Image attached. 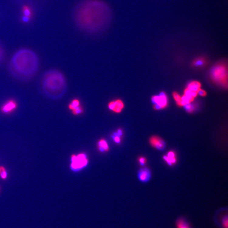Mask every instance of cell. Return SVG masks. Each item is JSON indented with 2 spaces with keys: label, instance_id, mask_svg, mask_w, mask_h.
I'll return each mask as SVG.
<instances>
[{
  "label": "cell",
  "instance_id": "cell-16",
  "mask_svg": "<svg viewBox=\"0 0 228 228\" xmlns=\"http://www.w3.org/2000/svg\"><path fill=\"white\" fill-rule=\"evenodd\" d=\"M23 12L24 16L23 18V20L25 22L28 21L30 19L31 16V11L29 6H26L23 7Z\"/></svg>",
  "mask_w": 228,
  "mask_h": 228
},
{
  "label": "cell",
  "instance_id": "cell-4",
  "mask_svg": "<svg viewBox=\"0 0 228 228\" xmlns=\"http://www.w3.org/2000/svg\"><path fill=\"white\" fill-rule=\"evenodd\" d=\"M211 76L214 81L226 88L227 87V69L224 64H218L213 68Z\"/></svg>",
  "mask_w": 228,
  "mask_h": 228
},
{
  "label": "cell",
  "instance_id": "cell-11",
  "mask_svg": "<svg viewBox=\"0 0 228 228\" xmlns=\"http://www.w3.org/2000/svg\"><path fill=\"white\" fill-rule=\"evenodd\" d=\"M163 159L169 166H172L177 162L175 153L173 151H169L166 155L163 156Z\"/></svg>",
  "mask_w": 228,
  "mask_h": 228
},
{
  "label": "cell",
  "instance_id": "cell-26",
  "mask_svg": "<svg viewBox=\"0 0 228 228\" xmlns=\"http://www.w3.org/2000/svg\"><path fill=\"white\" fill-rule=\"evenodd\" d=\"M0 192H1V187H0Z\"/></svg>",
  "mask_w": 228,
  "mask_h": 228
},
{
  "label": "cell",
  "instance_id": "cell-18",
  "mask_svg": "<svg viewBox=\"0 0 228 228\" xmlns=\"http://www.w3.org/2000/svg\"><path fill=\"white\" fill-rule=\"evenodd\" d=\"M84 112V108L81 106L78 108L75 109V110H73L71 112L73 115H75V116H77V115H81L83 114Z\"/></svg>",
  "mask_w": 228,
  "mask_h": 228
},
{
  "label": "cell",
  "instance_id": "cell-12",
  "mask_svg": "<svg viewBox=\"0 0 228 228\" xmlns=\"http://www.w3.org/2000/svg\"><path fill=\"white\" fill-rule=\"evenodd\" d=\"M176 228H192L191 225L183 217L178 218L175 222Z\"/></svg>",
  "mask_w": 228,
  "mask_h": 228
},
{
  "label": "cell",
  "instance_id": "cell-23",
  "mask_svg": "<svg viewBox=\"0 0 228 228\" xmlns=\"http://www.w3.org/2000/svg\"><path fill=\"white\" fill-rule=\"evenodd\" d=\"M138 162L140 164L141 166H145L146 163L147 162V159L145 157L143 156L139 157L138 158Z\"/></svg>",
  "mask_w": 228,
  "mask_h": 228
},
{
  "label": "cell",
  "instance_id": "cell-9",
  "mask_svg": "<svg viewBox=\"0 0 228 228\" xmlns=\"http://www.w3.org/2000/svg\"><path fill=\"white\" fill-rule=\"evenodd\" d=\"M138 178L141 182H148L151 178V172L147 167L141 168L138 172Z\"/></svg>",
  "mask_w": 228,
  "mask_h": 228
},
{
  "label": "cell",
  "instance_id": "cell-24",
  "mask_svg": "<svg viewBox=\"0 0 228 228\" xmlns=\"http://www.w3.org/2000/svg\"><path fill=\"white\" fill-rule=\"evenodd\" d=\"M198 94L201 96H202V97H204V96H205L206 95V92L205 90L201 89H200L199 90L198 92Z\"/></svg>",
  "mask_w": 228,
  "mask_h": 228
},
{
  "label": "cell",
  "instance_id": "cell-19",
  "mask_svg": "<svg viewBox=\"0 0 228 228\" xmlns=\"http://www.w3.org/2000/svg\"><path fill=\"white\" fill-rule=\"evenodd\" d=\"M221 223L223 228H228V216L227 215H224L221 218Z\"/></svg>",
  "mask_w": 228,
  "mask_h": 228
},
{
  "label": "cell",
  "instance_id": "cell-20",
  "mask_svg": "<svg viewBox=\"0 0 228 228\" xmlns=\"http://www.w3.org/2000/svg\"><path fill=\"white\" fill-rule=\"evenodd\" d=\"M173 97L174 99L175 100L177 104L179 106H182V98L180 97L179 94L176 92H175L173 94Z\"/></svg>",
  "mask_w": 228,
  "mask_h": 228
},
{
  "label": "cell",
  "instance_id": "cell-2",
  "mask_svg": "<svg viewBox=\"0 0 228 228\" xmlns=\"http://www.w3.org/2000/svg\"><path fill=\"white\" fill-rule=\"evenodd\" d=\"M38 57L33 51L20 49L12 56L10 68L13 74L22 80L33 77L39 70Z\"/></svg>",
  "mask_w": 228,
  "mask_h": 228
},
{
  "label": "cell",
  "instance_id": "cell-17",
  "mask_svg": "<svg viewBox=\"0 0 228 228\" xmlns=\"http://www.w3.org/2000/svg\"><path fill=\"white\" fill-rule=\"evenodd\" d=\"M0 177L2 180H6L8 177V173L4 166H0Z\"/></svg>",
  "mask_w": 228,
  "mask_h": 228
},
{
  "label": "cell",
  "instance_id": "cell-5",
  "mask_svg": "<svg viewBox=\"0 0 228 228\" xmlns=\"http://www.w3.org/2000/svg\"><path fill=\"white\" fill-rule=\"evenodd\" d=\"M109 111L114 114H120L124 111L125 108V103L120 98H116L110 100L107 104Z\"/></svg>",
  "mask_w": 228,
  "mask_h": 228
},
{
  "label": "cell",
  "instance_id": "cell-25",
  "mask_svg": "<svg viewBox=\"0 0 228 228\" xmlns=\"http://www.w3.org/2000/svg\"><path fill=\"white\" fill-rule=\"evenodd\" d=\"M114 141L117 143H120L121 141V138L119 136H116L114 138Z\"/></svg>",
  "mask_w": 228,
  "mask_h": 228
},
{
  "label": "cell",
  "instance_id": "cell-22",
  "mask_svg": "<svg viewBox=\"0 0 228 228\" xmlns=\"http://www.w3.org/2000/svg\"><path fill=\"white\" fill-rule=\"evenodd\" d=\"M205 62V61L202 59H198L194 61V65L196 66H200L203 65Z\"/></svg>",
  "mask_w": 228,
  "mask_h": 228
},
{
  "label": "cell",
  "instance_id": "cell-8",
  "mask_svg": "<svg viewBox=\"0 0 228 228\" xmlns=\"http://www.w3.org/2000/svg\"><path fill=\"white\" fill-rule=\"evenodd\" d=\"M149 142L153 148L158 151H163L166 148V142L158 136H153L151 137L149 140Z\"/></svg>",
  "mask_w": 228,
  "mask_h": 228
},
{
  "label": "cell",
  "instance_id": "cell-7",
  "mask_svg": "<svg viewBox=\"0 0 228 228\" xmlns=\"http://www.w3.org/2000/svg\"><path fill=\"white\" fill-rule=\"evenodd\" d=\"M152 101L155 105L154 108L157 110L164 108L168 104L167 96L164 92L161 93L159 95L152 97Z\"/></svg>",
  "mask_w": 228,
  "mask_h": 228
},
{
  "label": "cell",
  "instance_id": "cell-10",
  "mask_svg": "<svg viewBox=\"0 0 228 228\" xmlns=\"http://www.w3.org/2000/svg\"><path fill=\"white\" fill-rule=\"evenodd\" d=\"M17 107V104L13 100H10L5 103L1 108V111L4 113H9L12 112Z\"/></svg>",
  "mask_w": 228,
  "mask_h": 228
},
{
  "label": "cell",
  "instance_id": "cell-14",
  "mask_svg": "<svg viewBox=\"0 0 228 228\" xmlns=\"http://www.w3.org/2000/svg\"><path fill=\"white\" fill-rule=\"evenodd\" d=\"M98 148L101 152H108L110 150L108 145L104 139H101L98 143Z\"/></svg>",
  "mask_w": 228,
  "mask_h": 228
},
{
  "label": "cell",
  "instance_id": "cell-21",
  "mask_svg": "<svg viewBox=\"0 0 228 228\" xmlns=\"http://www.w3.org/2000/svg\"><path fill=\"white\" fill-rule=\"evenodd\" d=\"M184 107L185 110H186L188 112H193L195 109V107L194 106V105L191 104V103L185 105L184 106Z\"/></svg>",
  "mask_w": 228,
  "mask_h": 228
},
{
  "label": "cell",
  "instance_id": "cell-13",
  "mask_svg": "<svg viewBox=\"0 0 228 228\" xmlns=\"http://www.w3.org/2000/svg\"><path fill=\"white\" fill-rule=\"evenodd\" d=\"M81 106L82 105L80 100L78 98H74L69 103L68 105V108L72 112L73 110L78 108Z\"/></svg>",
  "mask_w": 228,
  "mask_h": 228
},
{
  "label": "cell",
  "instance_id": "cell-6",
  "mask_svg": "<svg viewBox=\"0 0 228 228\" xmlns=\"http://www.w3.org/2000/svg\"><path fill=\"white\" fill-rule=\"evenodd\" d=\"M71 167L73 169L77 170L86 166L88 163V159L84 153H80L76 155H73L71 157Z\"/></svg>",
  "mask_w": 228,
  "mask_h": 228
},
{
  "label": "cell",
  "instance_id": "cell-1",
  "mask_svg": "<svg viewBox=\"0 0 228 228\" xmlns=\"http://www.w3.org/2000/svg\"><path fill=\"white\" fill-rule=\"evenodd\" d=\"M73 21L81 31L89 34L102 33L112 20V9L101 0H83L73 9Z\"/></svg>",
  "mask_w": 228,
  "mask_h": 228
},
{
  "label": "cell",
  "instance_id": "cell-3",
  "mask_svg": "<svg viewBox=\"0 0 228 228\" xmlns=\"http://www.w3.org/2000/svg\"><path fill=\"white\" fill-rule=\"evenodd\" d=\"M42 89L46 97L58 99L65 94L67 83L64 76L56 70H49L44 73L42 80Z\"/></svg>",
  "mask_w": 228,
  "mask_h": 228
},
{
  "label": "cell",
  "instance_id": "cell-15",
  "mask_svg": "<svg viewBox=\"0 0 228 228\" xmlns=\"http://www.w3.org/2000/svg\"><path fill=\"white\" fill-rule=\"evenodd\" d=\"M201 86V84L199 82L193 81L189 84L187 88L191 91L197 93L198 94V92L200 89Z\"/></svg>",
  "mask_w": 228,
  "mask_h": 228
}]
</instances>
